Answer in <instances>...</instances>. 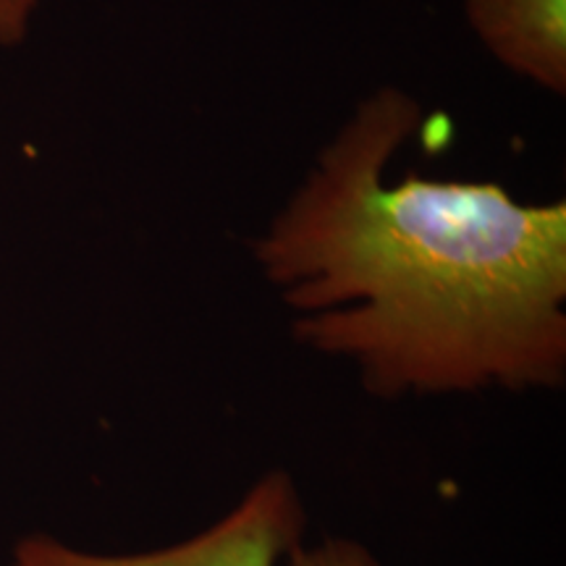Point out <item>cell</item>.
I'll return each mask as SVG.
<instances>
[{
    "instance_id": "1",
    "label": "cell",
    "mask_w": 566,
    "mask_h": 566,
    "mask_svg": "<svg viewBox=\"0 0 566 566\" xmlns=\"http://www.w3.org/2000/svg\"><path fill=\"white\" fill-rule=\"evenodd\" d=\"M420 103L380 87L252 242L304 349L378 401L566 384V202L499 181L388 179Z\"/></svg>"
},
{
    "instance_id": "2",
    "label": "cell",
    "mask_w": 566,
    "mask_h": 566,
    "mask_svg": "<svg viewBox=\"0 0 566 566\" xmlns=\"http://www.w3.org/2000/svg\"><path fill=\"white\" fill-rule=\"evenodd\" d=\"M310 512L302 488L283 467L260 475L229 512L200 533L168 546L105 554L71 546L48 533L24 535L9 566H283L307 541Z\"/></svg>"
},
{
    "instance_id": "3",
    "label": "cell",
    "mask_w": 566,
    "mask_h": 566,
    "mask_svg": "<svg viewBox=\"0 0 566 566\" xmlns=\"http://www.w3.org/2000/svg\"><path fill=\"white\" fill-rule=\"evenodd\" d=\"M464 11L501 66L551 95H564L566 0H464Z\"/></svg>"
},
{
    "instance_id": "4",
    "label": "cell",
    "mask_w": 566,
    "mask_h": 566,
    "mask_svg": "<svg viewBox=\"0 0 566 566\" xmlns=\"http://www.w3.org/2000/svg\"><path fill=\"white\" fill-rule=\"evenodd\" d=\"M283 566H386L363 541L349 535H323L302 541Z\"/></svg>"
},
{
    "instance_id": "5",
    "label": "cell",
    "mask_w": 566,
    "mask_h": 566,
    "mask_svg": "<svg viewBox=\"0 0 566 566\" xmlns=\"http://www.w3.org/2000/svg\"><path fill=\"white\" fill-rule=\"evenodd\" d=\"M42 0H0V48L11 51L30 38Z\"/></svg>"
}]
</instances>
